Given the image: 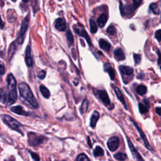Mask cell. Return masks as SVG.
Returning <instances> with one entry per match:
<instances>
[{"label": "cell", "instance_id": "2e32d148", "mask_svg": "<svg viewBox=\"0 0 161 161\" xmlns=\"http://www.w3.org/2000/svg\"><path fill=\"white\" fill-rule=\"evenodd\" d=\"M119 69H120L121 73L126 76H130V75L133 74L134 73V69L131 67L122 66L119 67Z\"/></svg>", "mask_w": 161, "mask_h": 161}, {"label": "cell", "instance_id": "277c9868", "mask_svg": "<svg viewBox=\"0 0 161 161\" xmlns=\"http://www.w3.org/2000/svg\"><path fill=\"white\" fill-rule=\"evenodd\" d=\"M47 140V138L41 135H38L35 133L29 132L28 134V142L31 146H38Z\"/></svg>", "mask_w": 161, "mask_h": 161}, {"label": "cell", "instance_id": "7a4b0ae2", "mask_svg": "<svg viewBox=\"0 0 161 161\" xmlns=\"http://www.w3.org/2000/svg\"><path fill=\"white\" fill-rule=\"evenodd\" d=\"M8 83V105H11L16 102L17 99V90H16V82L15 77L12 74H9L7 78Z\"/></svg>", "mask_w": 161, "mask_h": 161}, {"label": "cell", "instance_id": "5bb4252c", "mask_svg": "<svg viewBox=\"0 0 161 161\" xmlns=\"http://www.w3.org/2000/svg\"><path fill=\"white\" fill-rule=\"evenodd\" d=\"M149 103L146 99L144 100V103H140L138 104V109L141 114H144L147 113L149 109Z\"/></svg>", "mask_w": 161, "mask_h": 161}, {"label": "cell", "instance_id": "bcb514c9", "mask_svg": "<svg viewBox=\"0 0 161 161\" xmlns=\"http://www.w3.org/2000/svg\"><path fill=\"white\" fill-rule=\"evenodd\" d=\"M12 1H13V2H15L16 1V0H12Z\"/></svg>", "mask_w": 161, "mask_h": 161}, {"label": "cell", "instance_id": "8d00e7d4", "mask_svg": "<svg viewBox=\"0 0 161 161\" xmlns=\"http://www.w3.org/2000/svg\"><path fill=\"white\" fill-rule=\"evenodd\" d=\"M45 76H46V71L44 70H41V71L40 72V73L38 74V77L40 79H44L45 78Z\"/></svg>", "mask_w": 161, "mask_h": 161}, {"label": "cell", "instance_id": "d590c367", "mask_svg": "<svg viewBox=\"0 0 161 161\" xmlns=\"http://www.w3.org/2000/svg\"><path fill=\"white\" fill-rule=\"evenodd\" d=\"M155 37L158 41H161V30H158L156 32Z\"/></svg>", "mask_w": 161, "mask_h": 161}, {"label": "cell", "instance_id": "ffe728a7", "mask_svg": "<svg viewBox=\"0 0 161 161\" xmlns=\"http://www.w3.org/2000/svg\"><path fill=\"white\" fill-rule=\"evenodd\" d=\"M99 114L98 112L95 111V112H94V113H93L91 118L90 126L92 128H95L96 127V123L98 122V120H99Z\"/></svg>", "mask_w": 161, "mask_h": 161}, {"label": "cell", "instance_id": "f1b7e54d", "mask_svg": "<svg viewBox=\"0 0 161 161\" xmlns=\"http://www.w3.org/2000/svg\"><path fill=\"white\" fill-rule=\"evenodd\" d=\"M66 37H67V42H68V44L69 46H71L73 44L74 42V37L73 35L70 32V30H68L66 33Z\"/></svg>", "mask_w": 161, "mask_h": 161}, {"label": "cell", "instance_id": "603a6c76", "mask_svg": "<svg viewBox=\"0 0 161 161\" xmlns=\"http://www.w3.org/2000/svg\"><path fill=\"white\" fill-rule=\"evenodd\" d=\"M40 91L41 92L43 96L45 98H48L50 96V93L49 90L44 85H41L40 86Z\"/></svg>", "mask_w": 161, "mask_h": 161}, {"label": "cell", "instance_id": "ac0fdd59", "mask_svg": "<svg viewBox=\"0 0 161 161\" xmlns=\"http://www.w3.org/2000/svg\"><path fill=\"white\" fill-rule=\"evenodd\" d=\"M104 68H105V71H106L108 73V74H109L111 79L113 80H115V73L114 69L112 67V66H111L109 64L106 63V64H105Z\"/></svg>", "mask_w": 161, "mask_h": 161}, {"label": "cell", "instance_id": "60d3db41", "mask_svg": "<svg viewBox=\"0 0 161 161\" xmlns=\"http://www.w3.org/2000/svg\"><path fill=\"white\" fill-rule=\"evenodd\" d=\"M156 112L160 116H161V107H157L156 108Z\"/></svg>", "mask_w": 161, "mask_h": 161}, {"label": "cell", "instance_id": "9a60e30c", "mask_svg": "<svg viewBox=\"0 0 161 161\" xmlns=\"http://www.w3.org/2000/svg\"><path fill=\"white\" fill-rule=\"evenodd\" d=\"M114 56L115 59L118 60V61H120V60H123L125 59V55L123 50L120 48H118L115 50Z\"/></svg>", "mask_w": 161, "mask_h": 161}, {"label": "cell", "instance_id": "f6af8a7d", "mask_svg": "<svg viewBox=\"0 0 161 161\" xmlns=\"http://www.w3.org/2000/svg\"><path fill=\"white\" fill-rule=\"evenodd\" d=\"M22 1H23L24 3H27V2H28L29 1H30V0H22Z\"/></svg>", "mask_w": 161, "mask_h": 161}, {"label": "cell", "instance_id": "ba28073f", "mask_svg": "<svg viewBox=\"0 0 161 161\" xmlns=\"http://www.w3.org/2000/svg\"><path fill=\"white\" fill-rule=\"evenodd\" d=\"M127 142H128V145L129 148H130V150L131 151V153H132V156H134V158L137 161H144V160L142 158V157L141 156V155L138 152V150L136 149V148L133 145L132 142H131V140L127 137Z\"/></svg>", "mask_w": 161, "mask_h": 161}, {"label": "cell", "instance_id": "83f0119b", "mask_svg": "<svg viewBox=\"0 0 161 161\" xmlns=\"http://www.w3.org/2000/svg\"><path fill=\"white\" fill-rule=\"evenodd\" d=\"M8 100V96L6 91L4 89H0V102L2 103H5Z\"/></svg>", "mask_w": 161, "mask_h": 161}, {"label": "cell", "instance_id": "7402d4cb", "mask_svg": "<svg viewBox=\"0 0 161 161\" xmlns=\"http://www.w3.org/2000/svg\"><path fill=\"white\" fill-rule=\"evenodd\" d=\"M15 49H16V46L15 43H12L11 45L9 46V50H8V59L9 60H10L12 59V58L13 57L14 53L15 52Z\"/></svg>", "mask_w": 161, "mask_h": 161}, {"label": "cell", "instance_id": "30bf717a", "mask_svg": "<svg viewBox=\"0 0 161 161\" xmlns=\"http://www.w3.org/2000/svg\"><path fill=\"white\" fill-rule=\"evenodd\" d=\"M97 95L101 101L103 102V103L106 106H109L111 105V102L107 92L105 90H98L97 91Z\"/></svg>", "mask_w": 161, "mask_h": 161}, {"label": "cell", "instance_id": "d6986e66", "mask_svg": "<svg viewBox=\"0 0 161 161\" xmlns=\"http://www.w3.org/2000/svg\"><path fill=\"white\" fill-rule=\"evenodd\" d=\"M108 20V16L105 14H102L97 20V23L99 27L103 28L106 25Z\"/></svg>", "mask_w": 161, "mask_h": 161}, {"label": "cell", "instance_id": "8992f818", "mask_svg": "<svg viewBox=\"0 0 161 161\" xmlns=\"http://www.w3.org/2000/svg\"><path fill=\"white\" fill-rule=\"evenodd\" d=\"M120 145V140L118 137L114 136L108 139L107 142V146L109 150L112 152L116 150Z\"/></svg>", "mask_w": 161, "mask_h": 161}, {"label": "cell", "instance_id": "7dc6e473", "mask_svg": "<svg viewBox=\"0 0 161 161\" xmlns=\"http://www.w3.org/2000/svg\"><path fill=\"white\" fill-rule=\"evenodd\" d=\"M64 161H65V160H64Z\"/></svg>", "mask_w": 161, "mask_h": 161}, {"label": "cell", "instance_id": "e0dca14e", "mask_svg": "<svg viewBox=\"0 0 161 161\" xmlns=\"http://www.w3.org/2000/svg\"><path fill=\"white\" fill-rule=\"evenodd\" d=\"M11 111L15 113H16L20 115H28V113L26 112L23 108L21 106H16L11 108Z\"/></svg>", "mask_w": 161, "mask_h": 161}, {"label": "cell", "instance_id": "e575fe53", "mask_svg": "<svg viewBox=\"0 0 161 161\" xmlns=\"http://www.w3.org/2000/svg\"><path fill=\"white\" fill-rule=\"evenodd\" d=\"M134 61L135 63V64H138L141 61V55L140 54H134Z\"/></svg>", "mask_w": 161, "mask_h": 161}, {"label": "cell", "instance_id": "4dcf8cb0", "mask_svg": "<svg viewBox=\"0 0 161 161\" xmlns=\"http://www.w3.org/2000/svg\"><path fill=\"white\" fill-rule=\"evenodd\" d=\"M150 9L152 10V12L155 14V15H159L160 13V10L159 8V6L157 3H153L150 5Z\"/></svg>", "mask_w": 161, "mask_h": 161}, {"label": "cell", "instance_id": "5b68a950", "mask_svg": "<svg viewBox=\"0 0 161 161\" xmlns=\"http://www.w3.org/2000/svg\"><path fill=\"white\" fill-rule=\"evenodd\" d=\"M28 20H29V17L27 16L22 22L21 28H20V35L18 38V43L19 44H22L23 42L25 36L26 34V32L27 31L28 27Z\"/></svg>", "mask_w": 161, "mask_h": 161}, {"label": "cell", "instance_id": "7c38bea8", "mask_svg": "<svg viewBox=\"0 0 161 161\" xmlns=\"http://www.w3.org/2000/svg\"><path fill=\"white\" fill-rule=\"evenodd\" d=\"M55 27L59 31H65L66 29V21L61 18L57 19L55 22Z\"/></svg>", "mask_w": 161, "mask_h": 161}, {"label": "cell", "instance_id": "f35d334b", "mask_svg": "<svg viewBox=\"0 0 161 161\" xmlns=\"http://www.w3.org/2000/svg\"><path fill=\"white\" fill-rule=\"evenodd\" d=\"M5 73V66L3 64H0V78H1Z\"/></svg>", "mask_w": 161, "mask_h": 161}, {"label": "cell", "instance_id": "d6a6232c", "mask_svg": "<svg viewBox=\"0 0 161 161\" xmlns=\"http://www.w3.org/2000/svg\"><path fill=\"white\" fill-rule=\"evenodd\" d=\"M77 161H90V160L86 154H80L77 157Z\"/></svg>", "mask_w": 161, "mask_h": 161}, {"label": "cell", "instance_id": "ee69618b", "mask_svg": "<svg viewBox=\"0 0 161 161\" xmlns=\"http://www.w3.org/2000/svg\"><path fill=\"white\" fill-rule=\"evenodd\" d=\"M88 141H89V142H88V144H89V145L90 147H92V145L91 144V142H90V140H89V137H88Z\"/></svg>", "mask_w": 161, "mask_h": 161}, {"label": "cell", "instance_id": "484cf974", "mask_svg": "<svg viewBox=\"0 0 161 161\" xmlns=\"http://www.w3.org/2000/svg\"><path fill=\"white\" fill-rule=\"evenodd\" d=\"M147 87L144 85H139L137 88V92L140 95H144L147 93Z\"/></svg>", "mask_w": 161, "mask_h": 161}, {"label": "cell", "instance_id": "9c48e42d", "mask_svg": "<svg viewBox=\"0 0 161 161\" xmlns=\"http://www.w3.org/2000/svg\"><path fill=\"white\" fill-rule=\"evenodd\" d=\"M74 31L75 32L79 35L80 37H83V38H84L86 40L88 43L90 45H91V39L88 35V34H87L86 31L84 30V27H80V25H74Z\"/></svg>", "mask_w": 161, "mask_h": 161}, {"label": "cell", "instance_id": "d4e9b609", "mask_svg": "<svg viewBox=\"0 0 161 161\" xmlns=\"http://www.w3.org/2000/svg\"><path fill=\"white\" fill-rule=\"evenodd\" d=\"M88 106H89V102L86 99H85L83 102L81 106H80V112H81V113H86L87 110L88 109Z\"/></svg>", "mask_w": 161, "mask_h": 161}, {"label": "cell", "instance_id": "1f68e13d", "mask_svg": "<svg viewBox=\"0 0 161 161\" xmlns=\"http://www.w3.org/2000/svg\"><path fill=\"white\" fill-rule=\"evenodd\" d=\"M107 32L111 35H114L116 32V30L113 25H110L107 28Z\"/></svg>", "mask_w": 161, "mask_h": 161}, {"label": "cell", "instance_id": "4fadbf2b", "mask_svg": "<svg viewBox=\"0 0 161 161\" xmlns=\"http://www.w3.org/2000/svg\"><path fill=\"white\" fill-rule=\"evenodd\" d=\"M25 62L28 67H32L33 65V60L31 56V50L30 46H28L25 50Z\"/></svg>", "mask_w": 161, "mask_h": 161}, {"label": "cell", "instance_id": "74e56055", "mask_svg": "<svg viewBox=\"0 0 161 161\" xmlns=\"http://www.w3.org/2000/svg\"><path fill=\"white\" fill-rule=\"evenodd\" d=\"M30 154H31L32 157L33 158V159L35 161H40V157L37 154H36L35 152H30Z\"/></svg>", "mask_w": 161, "mask_h": 161}, {"label": "cell", "instance_id": "7bdbcfd3", "mask_svg": "<svg viewBox=\"0 0 161 161\" xmlns=\"http://www.w3.org/2000/svg\"><path fill=\"white\" fill-rule=\"evenodd\" d=\"M74 83L75 85H76V86H77V83H79V81H78V80H77V79H74Z\"/></svg>", "mask_w": 161, "mask_h": 161}, {"label": "cell", "instance_id": "b9f144b4", "mask_svg": "<svg viewBox=\"0 0 161 161\" xmlns=\"http://www.w3.org/2000/svg\"><path fill=\"white\" fill-rule=\"evenodd\" d=\"M4 25H5V23H4V22L2 21V18H1V16H0V28H3Z\"/></svg>", "mask_w": 161, "mask_h": 161}, {"label": "cell", "instance_id": "6da1fadb", "mask_svg": "<svg viewBox=\"0 0 161 161\" xmlns=\"http://www.w3.org/2000/svg\"><path fill=\"white\" fill-rule=\"evenodd\" d=\"M18 89L21 96L34 108H38V103L34 97L31 89L26 83H20Z\"/></svg>", "mask_w": 161, "mask_h": 161}, {"label": "cell", "instance_id": "4316f807", "mask_svg": "<svg viewBox=\"0 0 161 161\" xmlns=\"http://www.w3.org/2000/svg\"><path fill=\"white\" fill-rule=\"evenodd\" d=\"M89 23H90V30L92 34H95L98 31V27L97 25L95 23V22L93 19H90L89 20Z\"/></svg>", "mask_w": 161, "mask_h": 161}, {"label": "cell", "instance_id": "f546056e", "mask_svg": "<svg viewBox=\"0 0 161 161\" xmlns=\"http://www.w3.org/2000/svg\"><path fill=\"white\" fill-rule=\"evenodd\" d=\"M114 157L116 160L118 161H125L127 159V154L122 152H118L115 154Z\"/></svg>", "mask_w": 161, "mask_h": 161}, {"label": "cell", "instance_id": "52a82bcc", "mask_svg": "<svg viewBox=\"0 0 161 161\" xmlns=\"http://www.w3.org/2000/svg\"><path fill=\"white\" fill-rule=\"evenodd\" d=\"M130 119L131 121H132V122L133 123V124L135 125V128H136L137 130H138V132L139 133L141 138H142V140L144 141V144H145V147H146L149 150H152V147H151V146H150V144H149V142H148V140H147V137H146L145 134L144 133V132L142 131V130L141 129V128L139 127V126L138 125V124L135 122V121H134L132 118H130Z\"/></svg>", "mask_w": 161, "mask_h": 161}, {"label": "cell", "instance_id": "836d02e7", "mask_svg": "<svg viewBox=\"0 0 161 161\" xmlns=\"http://www.w3.org/2000/svg\"><path fill=\"white\" fill-rule=\"evenodd\" d=\"M142 2V0H133V9H137Z\"/></svg>", "mask_w": 161, "mask_h": 161}, {"label": "cell", "instance_id": "cb8c5ba5", "mask_svg": "<svg viewBox=\"0 0 161 161\" xmlns=\"http://www.w3.org/2000/svg\"><path fill=\"white\" fill-rule=\"evenodd\" d=\"M93 154L95 157L102 156L104 155V150L101 147L97 146L93 151Z\"/></svg>", "mask_w": 161, "mask_h": 161}, {"label": "cell", "instance_id": "ab89813d", "mask_svg": "<svg viewBox=\"0 0 161 161\" xmlns=\"http://www.w3.org/2000/svg\"><path fill=\"white\" fill-rule=\"evenodd\" d=\"M157 55H158V64L161 69V52L159 50H157Z\"/></svg>", "mask_w": 161, "mask_h": 161}, {"label": "cell", "instance_id": "44dd1931", "mask_svg": "<svg viewBox=\"0 0 161 161\" xmlns=\"http://www.w3.org/2000/svg\"><path fill=\"white\" fill-rule=\"evenodd\" d=\"M99 44L101 48H102L103 50H105V51H109L111 48V47H112L111 44L105 39H100L99 41Z\"/></svg>", "mask_w": 161, "mask_h": 161}, {"label": "cell", "instance_id": "3957f363", "mask_svg": "<svg viewBox=\"0 0 161 161\" xmlns=\"http://www.w3.org/2000/svg\"><path fill=\"white\" fill-rule=\"evenodd\" d=\"M2 120L4 123L7 125L9 128L18 132L22 135H23V132H22V126L16 120L12 118L8 115H4L2 116Z\"/></svg>", "mask_w": 161, "mask_h": 161}, {"label": "cell", "instance_id": "8fae6325", "mask_svg": "<svg viewBox=\"0 0 161 161\" xmlns=\"http://www.w3.org/2000/svg\"><path fill=\"white\" fill-rule=\"evenodd\" d=\"M112 87L113 88V90H114V91H115L118 99L120 101V102L123 105L125 108L126 109H127V104H126V102H125L123 95L122 94V91H121L120 90V89L118 87H116V86H112Z\"/></svg>", "mask_w": 161, "mask_h": 161}]
</instances>
